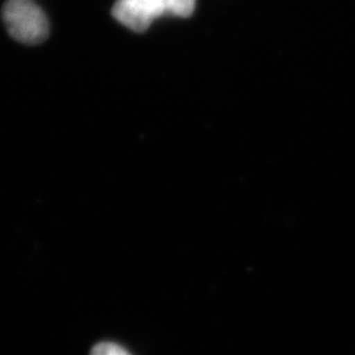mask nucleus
<instances>
[{
    "mask_svg": "<svg viewBox=\"0 0 355 355\" xmlns=\"http://www.w3.org/2000/svg\"><path fill=\"white\" fill-rule=\"evenodd\" d=\"M1 15L10 36L19 42L36 45L49 36L46 15L33 0H8Z\"/></svg>",
    "mask_w": 355,
    "mask_h": 355,
    "instance_id": "obj_2",
    "label": "nucleus"
},
{
    "mask_svg": "<svg viewBox=\"0 0 355 355\" xmlns=\"http://www.w3.org/2000/svg\"><path fill=\"white\" fill-rule=\"evenodd\" d=\"M196 0H117L112 16L135 32H145L155 19L162 16L190 17Z\"/></svg>",
    "mask_w": 355,
    "mask_h": 355,
    "instance_id": "obj_1",
    "label": "nucleus"
},
{
    "mask_svg": "<svg viewBox=\"0 0 355 355\" xmlns=\"http://www.w3.org/2000/svg\"><path fill=\"white\" fill-rule=\"evenodd\" d=\"M89 355H130L124 347L112 343H98L94 346Z\"/></svg>",
    "mask_w": 355,
    "mask_h": 355,
    "instance_id": "obj_3",
    "label": "nucleus"
}]
</instances>
